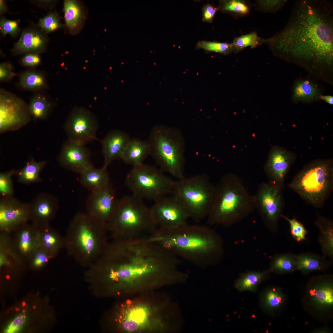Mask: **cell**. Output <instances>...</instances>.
<instances>
[{
  "label": "cell",
  "mask_w": 333,
  "mask_h": 333,
  "mask_svg": "<svg viewBox=\"0 0 333 333\" xmlns=\"http://www.w3.org/2000/svg\"><path fill=\"white\" fill-rule=\"evenodd\" d=\"M333 6L325 0H298L287 25L264 40L275 53L330 64L333 51Z\"/></svg>",
  "instance_id": "cell-1"
},
{
  "label": "cell",
  "mask_w": 333,
  "mask_h": 333,
  "mask_svg": "<svg viewBox=\"0 0 333 333\" xmlns=\"http://www.w3.org/2000/svg\"><path fill=\"white\" fill-rule=\"evenodd\" d=\"M166 228L168 233L162 234L160 240L180 257L202 268L214 264L220 258L222 240L210 228L187 223Z\"/></svg>",
  "instance_id": "cell-2"
},
{
  "label": "cell",
  "mask_w": 333,
  "mask_h": 333,
  "mask_svg": "<svg viewBox=\"0 0 333 333\" xmlns=\"http://www.w3.org/2000/svg\"><path fill=\"white\" fill-rule=\"evenodd\" d=\"M256 209L254 195L247 191L236 175H223L215 186L207 216L208 224L228 226L240 221Z\"/></svg>",
  "instance_id": "cell-3"
},
{
  "label": "cell",
  "mask_w": 333,
  "mask_h": 333,
  "mask_svg": "<svg viewBox=\"0 0 333 333\" xmlns=\"http://www.w3.org/2000/svg\"><path fill=\"white\" fill-rule=\"evenodd\" d=\"M289 187L307 203L322 208L333 190V160L317 159L306 164Z\"/></svg>",
  "instance_id": "cell-4"
},
{
  "label": "cell",
  "mask_w": 333,
  "mask_h": 333,
  "mask_svg": "<svg viewBox=\"0 0 333 333\" xmlns=\"http://www.w3.org/2000/svg\"><path fill=\"white\" fill-rule=\"evenodd\" d=\"M148 142L150 155L161 170L178 179L185 177V143L179 130L155 126L151 130Z\"/></svg>",
  "instance_id": "cell-5"
},
{
  "label": "cell",
  "mask_w": 333,
  "mask_h": 333,
  "mask_svg": "<svg viewBox=\"0 0 333 333\" xmlns=\"http://www.w3.org/2000/svg\"><path fill=\"white\" fill-rule=\"evenodd\" d=\"M215 187L209 176L201 174L174 181L172 194L185 209L189 218L199 222L207 217Z\"/></svg>",
  "instance_id": "cell-6"
},
{
  "label": "cell",
  "mask_w": 333,
  "mask_h": 333,
  "mask_svg": "<svg viewBox=\"0 0 333 333\" xmlns=\"http://www.w3.org/2000/svg\"><path fill=\"white\" fill-rule=\"evenodd\" d=\"M106 224L87 213H79L70 225L72 245L78 261L88 263L101 256L102 232Z\"/></svg>",
  "instance_id": "cell-7"
},
{
  "label": "cell",
  "mask_w": 333,
  "mask_h": 333,
  "mask_svg": "<svg viewBox=\"0 0 333 333\" xmlns=\"http://www.w3.org/2000/svg\"><path fill=\"white\" fill-rule=\"evenodd\" d=\"M125 181L133 195L154 201L172 193L174 181L160 169L143 163L133 166Z\"/></svg>",
  "instance_id": "cell-8"
},
{
  "label": "cell",
  "mask_w": 333,
  "mask_h": 333,
  "mask_svg": "<svg viewBox=\"0 0 333 333\" xmlns=\"http://www.w3.org/2000/svg\"><path fill=\"white\" fill-rule=\"evenodd\" d=\"M282 188L269 182L259 185L254 195L256 209L271 231L275 232L282 214L284 202Z\"/></svg>",
  "instance_id": "cell-9"
},
{
  "label": "cell",
  "mask_w": 333,
  "mask_h": 333,
  "mask_svg": "<svg viewBox=\"0 0 333 333\" xmlns=\"http://www.w3.org/2000/svg\"><path fill=\"white\" fill-rule=\"evenodd\" d=\"M151 216L142 199L133 195L124 196L117 201L109 223L117 228H132L143 224Z\"/></svg>",
  "instance_id": "cell-10"
},
{
  "label": "cell",
  "mask_w": 333,
  "mask_h": 333,
  "mask_svg": "<svg viewBox=\"0 0 333 333\" xmlns=\"http://www.w3.org/2000/svg\"><path fill=\"white\" fill-rule=\"evenodd\" d=\"M97 120L89 110L83 107H76L71 112L65 128L69 140L84 145L97 139L98 128Z\"/></svg>",
  "instance_id": "cell-11"
},
{
  "label": "cell",
  "mask_w": 333,
  "mask_h": 333,
  "mask_svg": "<svg viewBox=\"0 0 333 333\" xmlns=\"http://www.w3.org/2000/svg\"><path fill=\"white\" fill-rule=\"evenodd\" d=\"M30 113L26 103L3 89L0 91V129L4 131L23 125L29 120Z\"/></svg>",
  "instance_id": "cell-12"
},
{
  "label": "cell",
  "mask_w": 333,
  "mask_h": 333,
  "mask_svg": "<svg viewBox=\"0 0 333 333\" xmlns=\"http://www.w3.org/2000/svg\"><path fill=\"white\" fill-rule=\"evenodd\" d=\"M150 212L153 220L165 228L186 224L189 218L185 209L173 195H167L155 201Z\"/></svg>",
  "instance_id": "cell-13"
},
{
  "label": "cell",
  "mask_w": 333,
  "mask_h": 333,
  "mask_svg": "<svg viewBox=\"0 0 333 333\" xmlns=\"http://www.w3.org/2000/svg\"><path fill=\"white\" fill-rule=\"evenodd\" d=\"M296 158L293 152L281 146H273L264 167L268 182L283 189L286 177Z\"/></svg>",
  "instance_id": "cell-14"
},
{
  "label": "cell",
  "mask_w": 333,
  "mask_h": 333,
  "mask_svg": "<svg viewBox=\"0 0 333 333\" xmlns=\"http://www.w3.org/2000/svg\"><path fill=\"white\" fill-rule=\"evenodd\" d=\"M118 200L110 184L91 191L86 202L87 213L106 224L113 216Z\"/></svg>",
  "instance_id": "cell-15"
},
{
  "label": "cell",
  "mask_w": 333,
  "mask_h": 333,
  "mask_svg": "<svg viewBox=\"0 0 333 333\" xmlns=\"http://www.w3.org/2000/svg\"><path fill=\"white\" fill-rule=\"evenodd\" d=\"M306 294L310 306L315 310L324 312L333 306V282L330 275L319 276L310 280Z\"/></svg>",
  "instance_id": "cell-16"
},
{
  "label": "cell",
  "mask_w": 333,
  "mask_h": 333,
  "mask_svg": "<svg viewBox=\"0 0 333 333\" xmlns=\"http://www.w3.org/2000/svg\"><path fill=\"white\" fill-rule=\"evenodd\" d=\"M59 161L63 166L80 174L92 165L90 153L84 145L69 139L63 147Z\"/></svg>",
  "instance_id": "cell-17"
},
{
  "label": "cell",
  "mask_w": 333,
  "mask_h": 333,
  "mask_svg": "<svg viewBox=\"0 0 333 333\" xmlns=\"http://www.w3.org/2000/svg\"><path fill=\"white\" fill-rule=\"evenodd\" d=\"M48 41L46 33L41 29L29 27L22 32L18 40L11 51L14 55L43 53L46 51Z\"/></svg>",
  "instance_id": "cell-18"
},
{
  "label": "cell",
  "mask_w": 333,
  "mask_h": 333,
  "mask_svg": "<svg viewBox=\"0 0 333 333\" xmlns=\"http://www.w3.org/2000/svg\"><path fill=\"white\" fill-rule=\"evenodd\" d=\"M30 211V204L23 203L12 197H3L0 203L1 227H9L24 220Z\"/></svg>",
  "instance_id": "cell-19"
},
{
  "label": "cell",
  "mask_w": 333,
  "mask_h": 333,
  "mask_svg": "<svg viewBox=\"0 0 333 333\" xmlns=\"http://www.w3.org/2000/svg\"><path fill=\"white\" fill-rule=\"evenodd\" d=\"M130 138L127 133L120 130H111L107 134L101 141L104 158L103 167L107 168L114 160L120 158Z\"/></svg>",
  "instance_id": "cell-20"
},
{
  "label": "cell",
  "mask_w": 333,
  "mask_h": 333,
  "mask_svg": "<svg viewBox=\"0 0 333 333\" xmlns=\"http://www.w3.org/2000/svg\"><path fill=\"white\" fill-rule=\"evenodd\" d=\"M150 147L148 141L139 139L130 138L121 155L120 159L125 163L133 166L143 163L145 159L150 155Z\"/></svg>",
  "instance_id": "cell-21"
},
{
  "label": "cell",
  "mask_w": 333,
  "mask_h": 333,
  "mask_svg": "<svg viewBox=\"0 0 333 333\" xmlns=\"http://www.w3.org/2000/svg\"><path fill=\"white\" fill-rule=\"evenodd\" d=\"M81 184L90 192L103 188L110 184L107 168H96L92 165L80 174Z\"/></svg>",
  "instance_id": "cell-22"
},
{
  "label": "cell",
  "mask_w": 333,
  "mask_h": 333,
  "mask_svg": "<svg viewBox=\"0 0 333 333\" xmlns=\"http://www.w3.org/2000/svg\"><path fill=\"white\" fill-rule=\"evenodd\" d=\"M319 230V241L323 255L325 257L333 258V222L317 213L314 222Z\"/></svg>",
  "instance_id": "cell-23"
},
{
  "label": "cell",
  "mask_w": 333,
  "mask_h": 333,
  "mask_svg": "<svg viewBox=\"0 0 333 333\" xmlns=\"http://www.w3.org/2000/svg\"><path fill=\"white\" fill-rule=\"evenodd\" d=\"M330 265V262L323 255L310 252L302 253L297 255L296 270L304 274L324 270Z\"/></svg>",
  "instance_id": "cell-24"
},
{
  "label": "cell",
  "mask_w": 333,
  "mask_h": 333,
  "mask_svg": "<svg viewBox=\"0 0 333 333\" xmlns=\"http://www.w3.org/2000/svg\"><path fill=\"white\" fill-rule=\"evenodd\" d=\"M64 17L66 25L70 31L77 32L82 26L84 19L83 9L76 0H65L64 3Z\"/></svg>",
  "instance_id": "cell-25"
},
{
  "label": "cell",
  "mask_w": 333,
  "mask_h": 333,
  "mask_svg": "<svg viewBox=\"0 0 333 333\" xmlns=\"http://www.w3.org/2000/svg\"><path fill=\"white\" fill-rule=\"evenodd\" d=\"M58 205L56 197L49 194H42L38 195L30 204V210L36 217L46 220L54 214Z\"/></svg>",
  "instance_id": "cell-26"
},
{
  "label": "cell",
  "mask_w": 333,
  "mask_h": 333,
  "mask_svg": "<svg viewBox=\"0 0 333 333\" xmlns=\"http://www.w3.org/2000/svg\"><path fill=\"white\" fill-rule=\"evenodd\" d=\"M260 301L262 309L271 312L280 309L284 304L286 296L282 289L277 286L268 287L262 292Z\"/></svg>",
  "instance_id": "cell-27"
},
{
  "label": "cell",
  "mask_w": 333,
  "mask_h": 333,
  "mask_svg": "<svg viewBox=\"0 0 333 333\" xmlns=\"http://www.w3.org/2000/svg\"><path fill=\"white\" fill-rule=\"evenodd\" d=\"M149 313L145 307L138 306L127 312L121 319L122 326L128 331H134L139 329L146 323Z\"/></svg>",
  "instance_id": "cell-28"
},
{
  "label": "cell",
  "mask_w": 333,
  "mask_h": 333,
  "mask_svg": "<svg viewBox=\"0 0 333 333\" xmlns=\"http://www.w3.org/2000/svg\"><path fill=\"white\" fill-rule=\"evenodd\" d=\"M297 255L288 252L278 254L271 260L269 271L278 274L292 273L297 270Z\"/></svg>",
  "instance_id": "cell-29"
},
{
  "label": "cell",
  "mask_w": 333,
  "mask_h": 333,
  "mask_svg": "<svg viewBox=\"0 0 333 333\" xmlns=\"http://www.w3.org/2000/svg\"><path fill=\"white\" fill-rule=\"evenodd\" d=\"M18 84L21 88L27 90L39 91L48 88L45 75L41 72L33 70L26 71L21 73Z\"/></svg>",
  "instance_id": "cell-30"
},
{
  "label": "cell",
  "mask_w": 333,
  "mask_h": 333,
  "mask_svg": "<svg viewBox=\"0 0 333 333\" xmlns=\"http://www.w3.org/2000/svg\"><path fill=\"white\" fill-rule=\"evenodd\" d=\"M269 272V270L263 272L250 271L244 273L236 281L235 287L240 291L255 292L258 286Z\"/></svg>",
  "instance_id": "cell-31"
},
{
  "label": "cell",
  "mask_w": 333,
  "mask_h": 333,
  "mask_svg": "<svg viewBox=\"0 0 333 333\" xmlns=\"http://www.w3.org/2000/svg\"><path fill=\"white\" fill-rule=\"evenodd\" d=\"M45 162L31 161L17 172L18 180L24 184L35 183L40 180L39 173L45 164Z\"/></svg>",
  "instance_id": "cell-32"
},
{
  "label": "cell",
  "mask_w": 333,
  "mask_h": 333,
  "mask_svg": "<svg viewBox=\"0 0 333 333\" xmlns=\"http://www.w3.org/2000/svg\"><path fill=\"white\" fill-rule=\"evenodd\" d=\"M51 105L43 95L36 94L31 98L28 106L30 114L36 119L45 117L51 108Z\"/></svg>",
  "instance_id": "cell-33"
},
{
  "label": "cell",
  "mask_w": 333,
  "mask_h": 333,
  "mask_svg": "<svg viewBox=\"0 0 333 333\" xmlns=\"http://www.w3.org/2000/svg\"><path fill=\"white\" fill-rule=\"evenodd\" d=\"M263 40L255 31L235 38L231 43L232 52L237 53L249 46L255 47L264 43Z\"/></svg>",
  "instance_id": "cell-34"
},
{
  "label": "cell",
  "mask_w": 333,
  "mask_h": 333,
  "mask_svg": "<svg viewBox=\"0 0 333 333\" xmlns=\"http://www.w3.org/2000/svg\"><path fill=\"white\" fill-rule=\"evenodd\" d=\"M218 9L233 15L242 16L248 14L250 8L244 1L240 0H222Z\"/></svg>",
  "instance_id": "cell-35"
},
{
  "label": "cell",
  "mask_w": 333,
  "mask_h": 333,
  "mask_svg": "<svg viewBox=\"0 0 333 333\" xmlns=\"http://www.w3.org/2000/svg\"><path fill=\"white\" fill-rule=\"evenodd\" d=\"M38 26L44 32L48 33L55 31L61 27L59 16L56 12H51L40 19Z\"/></svg>",
  "instance_id": "cell-36"
},
{
  "label": "cell",
  "mask_w": 333,
  "mask_h": 333,
  "mask_svg": "<svg viewBox=\"0 0 333 333\" xmlns=\"http://www.w3.org/2000/svg\"><path fill=\"white\" fill-rule=\"evenodd\" d=\"M196 49H202L209 51H213L224 54L232 52L231 43L201 41L196 46Z\"/></svg>",
  "instance_id": "cell-37"
},
{
  "label": "cell",
  "mask_w": 333,
  "mask_h": 333,
  "mask_svg": "<svg viewBox=\"0 0 333 333\" xmlns=\"http://www.w3.org/2000/svg\"><path fill=\"white\" fill-rule=\"evenodd\" d=\"M317 94L316 88L307 80L298 83L295 86L294 96L298 99H309L314 98Z\"/></svg>",
  "instance_id": "cell-38"
},
{
  "label": "cell",
  "mask_w": 333,
  "mask_h": 333,
  "mask_svg": "<svg viewBox=\"0 0 333 333\" xmlns=\"http://www.w3.org/2000/svg\"><path fill=\"white\" fill-rule=\"evenodd\" d=\"M281 217L286 220L289 223L291 235L294 239L298 242L305 240L308 232L304 225L296 218L290 219L282 215Z\"/></svg>",
  "instance_id": "cell-39"
},
{
  "label": "cell",
  "mask_w": 333,
  "mask_h": 333,
  "mask_svg": "<svg viewBox=\"0 0 333 333\" xmlns=\"http://www.w3.org/2000/svg\"><path fill=\"white\" fill-rule=\"evenodd\" d=\"M0 29L3 36L9 34L14 37L17 36L20 31L18 20L7 19L3 16L0 20Z\"/></svg>",
  "instance_id": "cell-40"
},
{
  "label": "cell",
  "mask_w": 333,
  "mask_h": 333,
  "mask_svg": "<svg viewBox=\"0 0 333 333\" xmlns=\"http://www.w3.org/2000/svg\"><path fill=\"white\" fill-rule=\"evenodd\" d=\"M15 173L13 171L0 175V193L3 197H11L14 192L12 176Z\"/></svg>",
  "instance_id": "cell-41"
},
{
  "label": "cell",
  "mask_w": 333,
  "mask_h": 333,
  "mask_svg": "<svg viewBox=\"0 0 333 333\" xmlns=\"http://www.w3.org/2000/svg\"><path fill=\"white\" fill-rule=\"evenodd\" d=\"M288 1L284 0L257 1L258 9L264 12H275L280 10Z\"/></svg>",
  "instance_id": "cell-42"
},
{
  "label": "cell",
  "mask_w": 333,
  "mask_h": 333,
  "mask_svg": "<svg viewBox=\"0 0 333 333\" xmlns=\"http://www.w3.org/2000/svg\"><path fill=\"white\" fill-rule=\"evenodd\" d=\"M14 72L11 63L9 62L1 63L0 64V80L1 82H8L11 80L16 76Z\"/></svg>",
  "instance_id": "cell-43"
},
{
  "label": "cell",
  "mask_w": 333,
  "mask_h": 333,
  "mask_svg": "<svg viewBox=\"0 0 333 333\" xmlns=\"http://www.w3.org/2000/svg\"><path fill=\"white\" fill-rule=\"evenodd\" d=\"M20 61L21 64L24 66L35 67L41 63V58L39 53H29L23 56Z\"/></svg>",
  "instance_id": "cell-44"
},
{
  "label": "cell",
  "mask_w": 333,
  "mask_h": 333,
  "mask_svg": "<svg viewBox=\"0 0 333 333\" xmlns=\"http://www.w3.org/2000/svg\"><path fill=\"white\" fill-rule=\"evenodd\" d=\"M218 8L212 5L207 4L202 8V21L212 23Z\"/></svg>",
  "instance_id": "cell-45"
},
{
  "label": "cell",
  "mask_w": 333,
  "mask_h": 333,
  "mask_svg": "<svg viewBox=\"0 0 333 333\" xmlns=\"http://www.w3.org/2000/svg\"><path fill=\"white\" fill-rule=\"evenodd\" d=\"M20 240L21 249L24 252L28 251L31 245V238L28 231H24L22 233Z\"/></svg>",
  "instance_id": "cell-46"
},
{
  "label": "cell",
  "mask_w": 333,
  "mask_h": 333,
  "mask_svg": "<svg viewBox=\"0 0 333 333\" xmlns=\"http://www.w3.org/2000/svg\"><path fill=\"white\" fill-rule=\"evenodd\" d=\"M43 240L44 246L48 248L55 247L59 243L57 237L50 233H46L43 236Z\"/></svg>",
  "instance_id": "cell-47"
},
{
  "label": "cell",
  "mask_w": 333,
  "mask_h": 333,
  "mask_svg": "<svg viewBox=\"0 0 333 333\" xmlns=\"http://www.w3.org/2000/svg\"><path fill=\"white\" fill-rule=\"evenodd\" d=\"M24 322L23 317H17L11 323L7 330L8 332L13 333L18 330Z\"/></svg>",
  "instance_id": "cell-48"
},
{
  "label": "cell",
  "mask_w": 333,
  "mask_h": 333,
  "mask_svg": "<svg viewBox=\"0 0 333 333\" xmlns=\"http://www.w3.org/2000/svg\"><path fill=\"white\" fill-rule=\"evenodd\" d=\"M47 257L45 254L43 253H39L36 256L34 262L36 265L39 266L47 262Z\"/></svg>",
  "instance_id": "cell-49"
},
{
  "label": "cell",
  "mask_w": 333,
  "mask_h": 333,
  "mask_svg": "<svg viewBox=\"0 0 333 333\" xmlns=\"http://www.w3.org/2000/svg\"><path fill=\"white\" fill-rule=\"evenodd\" d=\"M53 1L51 0H36L32 1L33 3L40 6H47L52 3Z\"/></svg>",
  "instance_id": "cell-50"
},
{
  "label": "cell",
  "mask_w": 333,
  "mask_h": 333,
  "mask_svg": "<svg viewBox=\"0 0 333 333\" xmlns=\"http://www.w3.org/2000/svg\"><path fill=\"white\" fill-rule=\"evenodd\" d=\"M8 11V8L5 2L2 0H0V12L1 14H4Z\"/></svg>",
  "instance_id": "cell-51"
},
{
  "label": "cell",
  "mask_w": 333,
  "mask_h": 333,
  "mask_svg": "<svg viewBox=\"0 0 333 333\" xmlns=\"http://www.w3.org/2000/svg\"><path fill=\"white\" fill-rule=\"evenodd\" d=\"M320 98L324 100L328 103L333 105V97L330 96H323L320 97Z\"/></svg>",
  "instance_id": "cell-52"
},
{
  "label": "cell",
  "mask_w": 333,
  "mask_h": 333,
  "mask_svg": "<svg viewBox=\"0 0 333 333\" xmlns=\"http://www.w3.org/2000/svg\"><path fill=\"white\" fill-rule=\"evenodd\" d=\"M313 333H327L329 332V331L327 328H322L319 329H315L312 331Z\"/></svg>",
  "instance_id": "cell-53"
},
{
  "label": "cell",
  "mask_w": 333,
  "mask_h": 333,
  "mask_svg": "<svg viewBox=\"0 0 333 333\" xmlns=\"http://www.w3.org/2000/svg\"><path fill=\"white\" fill-rule=\"evenodd\" d=\"M22 305L23 306H25L26 305V303L25 302H23L22 303Z\"/></svg>",
  "instance_id": "cell-54"
},
{
  "label": "cell",
  "mask_w": 333,
  "mask_h": 333,
  "mask_svg": "<svg viewBox=\"0 0 333 333\" xmlns=\"http://www.w3.org/2000/svg\"><path fill=\"white\" fill-rule=\"evenodd\" d=\"M6 278L8 279H10V276L9 275H7L6 276Z\"/></svg>",
  "instance_id": "cell-55"
},
{
  "label": "cell",
  "mask_w": 333,
  "mask_h": 333,
  "mask_svg": "<svg viewBox=\"0 0 333 333\" xmlns=\"http://www.w3.org/2000/svg\"><path fill=\"white\" fill-rule=\"evenodd\" d=\"M33 308L34 309H35L36 308V306H33Z\"/></svg>",
  "instance_id": "cell-56"
}]
</instances>
